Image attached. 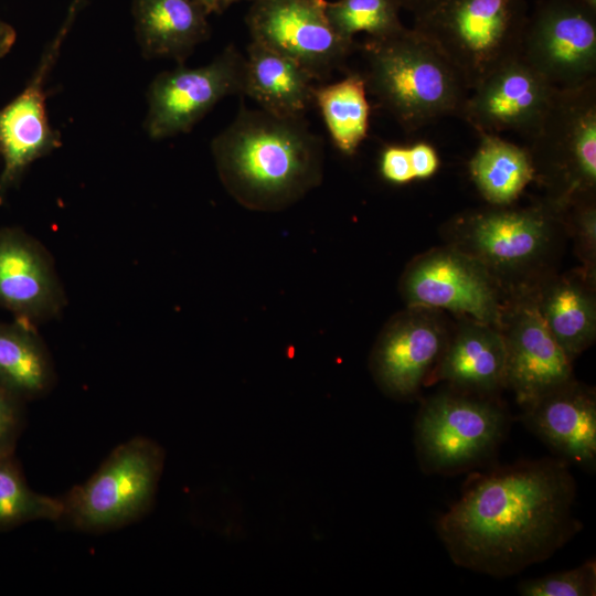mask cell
Returning <instances> with one entry per match:
<instances>
[{
    "mask_svg": "<svg viewBox=\"0 0 596 596\" xmlns=\"http://www.w3.org/2000/svg\"><path fill=\"white\" fill-rule=\"evenodd\" d=\"M568 467L561 458H543L471 478L437 521L451 561L502 578L552 556L582 528Z\"/></svg>",
    "mask_w": 596,
    "mask_h": 596,
    "instance_id": "6da1fadb",
    "label": "cell"
},
{
    "mask_svg": "<svg viewBox=\"0 0 596 596\" xmlns=\"http://www.w3.org/2000/svg\"><path fill=\"white\" fill-rule=\"evenodd\" d=\"M219 178L242 206L281 211L317 188L323 146L305 117H280L242 107L211 142Z\"/></svg>",
    "mask_w": 596,
    "mask_h": 596,
    "instance_id": "7a4b0ae2",
    "label": "cell"
},
{
    "mask_svg": "<svg viewBox=\"0 0 596 596\" xmlns=\"http://www.w3.org/2000/svg\"><path fill=\"white\" fill-rule=\"evenodd\" d=\"M361 47L368 93L404 130L460 116L469 89L450 62L414 29L381 40L366 39Z\"/></svg>",
    "mask_w": 596,
    "mask_h": 596,
    "instance_id": "3957f363",
    "label": "cell"
},
{
    "mask_svg": "<svg viewBox=\"0 0 596 596\" xmlns=\"http://www.w3.org/2000/svg\"><path fill=\"white\" fill-rule=\"evenodd\" d=\"M525 0H432L414 29L450 62L472 91L494 70L521 55Z\"/></svg>",
    "mask_w": 596,
    "mask_h": 596,
    "instance_id": "277c9868",
    "label": "cell"
},
{
    "mask_svg": "<svg viewBox=\"0 0 596 596\" xmlns=\"http://www.w3.org/2000/svg\"><path fill=\"white\" fill-rule=\"evenodd\" d=\"M526 147L539 178L558 211L594 200L596 187V78L554 88L551 102Z\"/></svg>",
    "mask_w": 596,
    "mask_h": 596,
    "instance_id": "5b68a950",
    "label": "cell"
},
{
    "mask_svg": "<svg viewBox=\"0 0 596 596\" xmlns=\"http://www.w3.org/2000/svg\"><path fill=\"white\" fill-rule=\"evenodd\" d=\"M509 428V414L493 396L451 389L425 400L414 425V444L426 473L453 475L491 458Z\"/></svg>",
    "mask_w": 596,
    "mask_h": 596,
    "instance_id": "8992f818",
    "label": "cell"
},
{
    "mask_svg": "<svg viewBox=\"0 0 596 596\" xmlns=\"http://www.w3.org/2000/svg\"><path fill=\"white\" fill-rule=\"evenodd\" d=\"M164 466V450L136 436L118 445L95 473L63 499L58 522L89 533L130 524L152 507Z\"/></svg>",
    "mask_w": 596,
    "mask_h": 596,
    "instance_id": "52a82bcc",
    "label": "cell"
},
{
    "mask_svg": "<svg viewBox=\"0 0 596 596\" xmlns=\"http://www.w3.org/2000/svg\"><path fill=\"white\" fill-rule=\"evenodd\" d=\"M245 56L233 44L210 63L157 74L147 89L143 129L152 140L189 132L223 98L243 93Z\"/></svg>",
    "mask_w": 596,
    "mask_h": 596,
    "instance_id": "ba28073f",
    "label": "cell"
},
{
    "mask_svg": "<svg viewBox=\"0 0 596 596\" xmlns=\"http://www.w3.org/2000/svg\"><path fill=\"white\" fill-rule=\"evenodd\" d=\"M84 6L85 0H73L24 88L0 108V203L35 160L62 145L61 134L46 114V82Z\"/></svg>",
    "mask_w": 596,
    "mask_h": 596,
    "instance_id": "9c48e42d",
    "label": "cell"
},
{
    "mask_svg": "<svg viewBox=\"0 0 596 596\" xmlns=\"http://www.w3.org/2000/svg\"><path fill=\"white\" fill-rule=\"evenodd\" d=\"M327 0H257L252 2L245 23L252 41L268 46L299 63L315 81H324L341 68L354 41L341 36L331 25Z\"/></svg>",
    "mask_w": 596,
    "mask_h": 596,
    "instance_id": "30bf717a",
    "label": "cell"
},
{
    "mask_svg": "<svg viewBox=\"0 0 596 596\" xmlns=\"http://www.w3.org/2000/svg\"><path fill=\"white\" fill-rule=\"evenodd\" d=\"M521 56L556 88L596 78V11L576 0H540Z\"/></svg>",
    "mask_w": 596,
    "mask_h": 596,
    "instance_id": "8fae6325",
    "label": "cell"
},
{
    "mask_svg": "<svg viewBox=\"0 0 596 596\" xmlns=\"http://www.w3.org/2000/svg\"><path fill=\"white\" fill-rule=\"evenodd\" d=\"M411 307L440 308L500 329L502 309L490 269L455 248L434 249L413 262L401 280Z\"/></svg>",
    "mask_w": 596,
    "mask_h": 596,
    "instance_id": "7c38bea8",
    "label": "cell"
},
{
    "mask_svg": "<svg viewBox=\"0 0 596 596\" xmlns=\"http://www.w3.org/2000/svg\"><path fill=\"white\" fill-rule=\"evenodd\" d=\"M447 340L444 327L424 307L398 313L372 349L369 364L375 383L392 398H413L426 385Z\"/></svg>",
    "mask_w": 596,
    "mask_h": 596,
    "instance_id": "4fadbf2b",
    "label": "cell"
},
{
    "mask_svg": "<svg viewBox=\"0 0 596 596\" xmlns=\"http://www.w3.org/2000/svg\"><path fill=\"white\" fill-rule=\"evenodd\" d=\"M554 88L520 55L470 91L459 117L478 134L514 131L530 139L542 121Z\"/></svg>",
    "mask_w": 596,
    "mask_h": 596,
    "instance_id": "5bb4252c",
    "label": "cell"
},
{
    "mask_svg": "<svg viewBox=\"0 0 596 596\" xmlns=\"http://www.w3.org/2000/svg\"><path fill=\"white\" fill-rule=\"evenodd\" d=\"M505 387L523 406L573 379L572 360L555 341L533 299L502 315Z\"/></svg>",
    "mask_w": 596,
    "mask_h": 596,
    "instance_id": "9a60e30c",
    "label": "cell"
},
{
    "mask_svg": "<svg viewBox=\"0 0 596 596\" xmlns=\"http://www.w3.org/2000/svg\"><path fill=\"white\" fill-rule=\"evenodd\" d=\"M65 306L46 248L20 227H0V309L36 324L55 318Z\"/></svg>",
    "mask_w": 596,
    "mask_h": 596,
    "instance_id": "2e32d148",
    "label": "cell"
},
{
    "mask_svg": "<svg viewBox=\"0 0 596 596\" xmlns=\"http://www.w3.org/2000/svg\"><path fill=\"white\" fill-rule=\"evenodd\" d=\"M509 206H493L461 220L467 254L489 269L523 268L542 256L551 240L556 209Z\"/></svg>",
    "mask_w": 596,
    "mask_h": 596,
    "instance_id": "e0dca14e",
    "label": "cell"
},
{
    "mask_svg": "<svg viewBox=\"0 0 596 596\" xmlns=\"http://www.w3.org/2000/svg\"><path fill=\"white\" fill-rule=\"evenodd\" d=\"M523 407L522 422L557 458L596 468V395L574 377Z\"/></svg>",
    "mask_w": 596,
    "mask_h": 596,
    "instance_id": "ac0fdd59",
    "label": "cell"
},
{
    "mask_svg": "<svg viewBox=\"0 0 596 596\" xmlns=\"http://www.w3.org/2000/svg\"><path fill=\"white\" fill-rule=\"evenodd\" d=\"M447 382L461 392L493 396L505 387V344L499 328L468 320L453 337L427 384Z\"/></svg>",
    "mask_w": 596,
    "mask_h": 596,
    "instance_id": "d6986e66",
    "label": "cell"
},
{
    "mask_svg": "<svg viewBox=\"0 0 596 596\" xmlns=\"http://www.w3.org/2000/svg\"><path fill=\"white\" fill-rule=\"evenodd\" d=\"M131 11L145 58L183 64L210 35L209 12L196 0H132Z\"/></svg>",
    "mask_w": 596,
    "mask_h": 596,
    "instance_id": "ffe728a7",
    "label": "cell"
},
{
    "mask_svg": "<svg viewBox=\"0 0 596 596\" xmlns=\"http://www.w3.org/2000/svg\"><path fill=\"white\" fill-rule=\"evenodd\" d=\"M244 67V95L280 117H305L313 103L312 76L295 60L251 41Z\"/></svg>",
    "mask_w": 596,
    "mask_h": 596,
    "instance_id": "44dd1931",
    "label": "cell"
},
{
    "mask_svg": "<svg viewBox=\"0 0 596 596\" xmlns=\"http://www.w3.org/2000/svg\"><path fill=\"white\" fill-rule=\"evenodd\" d=\"M56 375L35 324L14 318L0 321V383L22 401L49 394Z\"/></svg>",
    "mask_w": 596,
    "mask_h": 596,
    "instance_id": "7402d4cb",
    "label": "cell"
},
{
    "mask_svg": "<svg viewBox=\"0 0 596 596\" xmlns=\"http://www.w3.org/2000/svg\"><path fill=\"white\" fill-rule=\"evenodd\" d=\"M478 135L479 145L468 164L470 177L491 205H511L534 180L530 152L496 134Z\"/></svg>",
    "mask_w": 596,
    "mask_h": 596,
    "instance_id": "603a6c76",
    "label": "cell"
},
{
    "mask_svg": "<svg viewBox=\"0 0 596 596\" xmlns=\"http://www.w3.org/2000/svg\"><path fill=\"white\" fill-rule=\"evenodd\" d=\"M534 301L551 334L572 361L594 342L595 298L583 281L555 279Z\"/></svg>",
    "mask_w": 596,
    "mask_h": 596,
    "instance_id": "cb8c5ba5",
    "label": "cell"
},
{
    "mask_svg": "<svg viewBox=\"0 0 596 596\" xmlns=\"http://www.w3.org/2000/svg\"><path fill=\"white\" fill-rule=\"evenodd\" d=\"M366 93L364 76L358 72L313 88V103L331 141L345 156H353L368 136L371 109Z\"/></svg>",
    "mask_w": 596,
    "mask_h": 596,
    "instance_id": "d4e9b609",
    "label": "cell"
},
{
    "mask_svg": "<svg viewBox=\"0 0 596 596\" xmlns=\"http://www.w3.org/2000/svg\"><path fill=\"white\" fill-rule=\"evenodd\" d=\"M63 510L62 498L41 494L29 487L14 454L0 456V531L39 520L58 522Z\"/></svg>",
    "mask_w": 596,
    "mask_h": 596,
    "instance_id": "484cf974",
    "label": "cell"
},
{
    "mask_svg": "<svg viewBox=\"0 0 596 596\" xmlns=\"http://www.w3.org/2000/svg\"><path fill=\"white\" fill-rule=\"evenodd\" d=\"M401 7L396 0H336L327 2L326 13L333 29L354 41L358 33L381 40L403 32Z\"/></svg>",
    "mask_w": 596,
    "mask_h": 596,
    "instance_id": "4316f807",
    "label": "cell"
},
{
    "mask_svg": "<svg viewBox=\"0 0 596 596\" xmlns=\"http://www.w3.org/2000/svg\"><path fill=\"white\" fill-rule=\"evenodd\" d=\"M518 592L523 596H594L596 562L589 558L575 568L525 579Z\"/></svg>",
    "mask_w": 596,
    "mask_h": 596,
    "instance_id": "83f0119b",
    "label": "cell"
},
{
    "mask_svg": "<svg viewBox=\"0 0 596 596\" xmlns=\"http://www.w3.org/2000/svg\"><path fill=\"white\" fill-rule=\"evenodd\" d=\"M24 404L0 383V456L14 454L24 425Z\"/></svg>",
    "mask_w": 596,
    "mask_h": 596,
    "instance_id": "f1b7e54d",
    "label": "cell"
},
{
    "mask_svg": "<svg viewBox=\"0 0 596 596\" xmlns=\"http://www.w3.org/2000/svg\"><path fill=\"white\" fill-rule=\"evenodd\" d=\"M568 207L574 209V228L584 260L589 267L595 264L596 209L594 200L582 201Z\"/></svg>",
    "mask_w": 596,
    "mask_h": 596,
    "instance_id": "f546056e",
    "label": "cell"
},
{
    "mask_svg": "<svg viewBox=\"0 0 596 596\" xmlns=\"http://www.w3.org/2000/svg\"><path fill=\"white\" fill-rule=\"evenodd\" d=\"M382 177L394 184H405L415 179L411 164L408 146L387 145L380 157Z\"/></svg>",
    "mask_w": 596,
    "mask_h": 596,
    "instance_id": "4dcf8cb0",
    "label": "cell"
},
{
    "mask_svg": "<svg viewBox=\"0 0 596 596\" xmlns=\"http://www.w3.org/2000/svg\"><path fill=\"white\" fill-rule=\"evenodd\" d=\"M408 152L415 179H427L436 173L440 161L432 145L418 141L408 146Z\"/></svg>",
    "mask_w": 596,
    "mask_h": 596,
    "instance_id": "1f68e13d",
    "label": "cell"
},
{
    "mask_svg": "<svg viewBox=\"0 0 596 596\" xmlns=\"http://www.w3.org/2000/svg\"><path fill=\"white\" fill-rule=\"evenodd\" d=\"M17 40L14 28L0 20V60L3 58L12 49Z\"/></svg>",
    "mask_w": 596,
    "mask_h": 596,
    "instance_id": "d6a6232c",
    "label": "cell"
},
{
    "mask_svg": "<svg viewBox=\"0 0 596 596\" xmlns=\"http://www.w3.org/2000/svg\"><path fill=\"white\" fill-rule=\"evenodd\" d=\"M401 9L409 11L413 15H416L424 10L432 0H396Z\"/></svg>",
    "mask_w": 596,
    "mask_h": 596,
    "instance_id": "836d02e7",
    "label": "cell"
},
{
    "mask_svg": "<svg viewBox=\"0 0 596 596\" xmlns=\"http://www.w3.org/2000/svg\"><path fill=\"white\" fill-rule=\"evenodd\" d=\"M211 13H221L226 9L225 0H196Z\"/></svg>",
    "mask_w": 596,
    "mask_h": 596,
    "instance_id": "e575fe53",
    "label": "cell"
},
{
    "mask_svg": "<svg viewBox=\"0 0 596 596\" xmlns=\"http://www.w3.org/2000/svg\"><path fill=\"white\" fill-rule=\"evenodd\" d=\"M576 1L596 11V0H576Z\"/></svg>",
    "mask_w": 596,
    "mask_h": 596,
    "instance_id": "d590c367",
    "label": "cell"
},
{
    "mask_svg": "<svg viewBox=\"0 0 596 596\" xmlns=\"http://www.w3.org/2000/svg\"><path fill=\"white\" fill-rule=\"evenodd\" d=\"M238 1H242V0H225L226 9H227L231 4H233V3H235V2H238ZM247 1L254 2V1H257V0H247Z\"/></svg>",
    "mask_w": 596,
    "mask_h": 596,
    "instance_id": "8d00e7d4",
    "label": "cell"
}]
</instances>
